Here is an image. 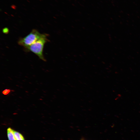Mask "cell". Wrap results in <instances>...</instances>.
<instances>
[{"label": "cell", "mask_w": 140, "mask_h": 140, "mask_svg": "<svg viewBox=\"0 0 140 140\" xmlns=\"http://www.w3.org/2000/svg\"><path fill=\"white\" fill-rule=\"evenodd\" d=\"M3 32L5 33H7L9 32L8 29L7 28H4L3 30Z\"/></svg>", "instance_id": "6"}, {"label": "cell", "mask_w": 140, "mask_h": 140, "mask_svg": "<svg viewBox=\"0 0 140 140\" xmlns=\"http://www.w3.org/2000/svg\"><path fill=\"white\" fill-rule=\"evenodd\" d=\"M13 131L16 140H25L23 136L21 133L14 130Z\"/></svg>", "instance_id": "4"}, {"label": "cell", "mask_w": 140, "mask_h": 140, "mask_svg": "<svg viewBox=\"0 0 140 140\" xmlns=\"http://www.w3.org/2000/svg\"><path fill=\"white\" fill-rule=\"evenodd\" d=\"M11 90L9 89H5L3 90L2 93L4 95H7L9 94L11 92Z\"/></svg>", "instance_id": "5"}, {"label": "cell", "mask_w": 140, "mask_h": 140, "mask_svg": "<svg viewBox=\"0 0 140 140\" xmlns=\"http://www.w3.org/2000/svg\"><path fill=\"white\" fill-rule=\"evenodd\" d=\"M12 5L11 6V8H13V9H15V8L14 7H16L15 6V5Z\"/></svg>", "instance_id": "7"}, {"label": "cell", "mask_w": 140, "mask_h": 140, "mask_svg": "<svg viewBox=\"0 0 140 140\" xmlns=\"http://www.w3.org/2000/svg\"><path fill=\"white\" fill-rule=\"evenodd\" d=\"M13 131V130L10 127L7 129V135L9 140H16Z\"/></svg>", "instance_id": "3"}, {"label": "cell", "mask_w": 140, "mask_h": 140, "mask_svg": "<svg viewBox=\"0 0 140 140\" xmlns=\"http://www.w3.org/2000/svg\"><path fill=\"white\" fill-rule=\"evenodd\" d=\"M47 35L43 34L39 39L30 46L25 48L26 50L31 51L38 56L39 58L44 61H46L43 54V50L45 44L48 41Z\"/></svg>", "instance_id": "1"}, {"label": "cell", "mask_w": 140, "mask_h": 140, "mask_svg": "<svg viewBox=\"0 0 140 140\" xmlns=\"http://www.w3.org/2000/svg\"><path fill=\"white\" fill-rule=\"evenodd\" d=\"M43 35V34H40L37 30L33 29L27 36L19 39L18 43L26 48L40 39Z\"/></svg>", "instance_id": "2"}]
</instances>
